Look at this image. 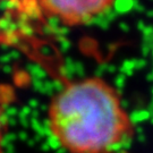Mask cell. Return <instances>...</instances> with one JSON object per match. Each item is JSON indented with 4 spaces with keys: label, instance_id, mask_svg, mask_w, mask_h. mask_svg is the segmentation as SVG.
I'll return each instance as SVG.
<instances>
[{
    "label": "cell",
    "instance_id": "1",
    "mask_svg": "<svg viewBox=\"0 0 153 153\" xmlns=\"http://www.w3.org/2000/svg\"><path fill=\"white\" fill-rule=\"evenodd\" d=\"M47 120L50 134L67 153H112L135 133L119 92L100 76L64 84L50 101Z\"/></svg>",
    "mask_w": 153,
    "mask_h": 153
},
{
    "label": "cell",
    "instance_id": "3",
    "mask_svg": "<svg viewBox=\"0 0 153 153\" xmlns=\"http://www.w3.org/2000/svg\"><path fill=\"white\" fill-rule=\"evenodd\" d=\"M13 92L9 88L0 85V153H4L5 140L7 136V108L10 103Z\"/></svg>",
    "mask_w": 153,
    "mask_h": 153
},
{
    "label": "cell",
    "instance_id": "2",
    "mask_svg": "<svg viewBox=\"0 0 153 153\" xmlns=\"http://www.w3.org/2000/svg\"><path fill=\"white\" fill-rule=\"evenodd\" d=\"M47 17L66 27H77L103 16L116 0H36Z\"/></svg>",
    "mask_w": 153,
    "mask_h": 153
}]
</instances>
